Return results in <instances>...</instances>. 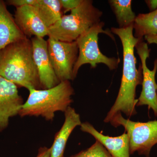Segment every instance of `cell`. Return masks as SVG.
<instances>
[{
	"label": "cell",
	"mask_w": 157,
	"mask_h": 157,
	"mask_svg": "<svg viewBox=\"0 0 157 157\" xmlns=\"http://www.w3.org/2000/svg\"><path fill=\"white\" fill-rule=\"evenodd\" d=\"M109 6L114 14L120 29L134 25L136 16L132 9L131 0H109Z\"/></svg>",
	"instance_id": "cell-16"
},
{
	"label": "cell",
	"mask_w": 157,
	"mask_h": 157,
	"mask_svg": "<svg viewBox=\"0 0 157 157\" xmlns=\"http://www.w3.org/2000/svg\"><path fill=\"white\" fill-rule=\"evenodd\" d=\"M33 57L39 73L42 89H48L60 83L52 65L48 50V42L44 38L32 37Z\"/></svg>",
	"instance_id": "cell-9"
},
{
	"label": "cell",
	"mask_w": 157,
	"mask_h": 157,
	"mask_svg": "<svg viewBox=\"0 0 157 157\" xmlns=\"http://www.w3.org/2000/svg\"><path fill=\"white\" fill-rule=\"evenodd\" d=\"M36 2V0H9L6 1V3L17 8L25 6H33Z\"/></svg>",
	"instance_id": "cell-20"
},
{
	"label": "cell",
	"mask_w": 157,
	"mask_h": 157,
	"mask_svg": "<svg viewBox=\"0 0 157 157\" xmlns=\"http://www.w3.org/2000/svg\"><path fill=\"white\" fill-rule=\"evenodd\" d=\"M33 6L48 29L57 22L63 16L59 0H36Z\"/></svg>",
	"instance_id": "cell-15"
},
{
	"label": "cell",
	"mask_w": 157,
	"mask_h": 157,
	"mask_svg": "<svg viewBox=\"0 0 157 157\" xmlns=\"http://www.w3.org/2000/svg\"><path fill=\"white\" fill-rule=\"evenodd\" d=\"M147 6L151 12L155 11L157 9V0H147L145 1Z\"/></svg>",
	"instance_id": "cell-22"
},
{
	"label": "cell",
	"mask_w": 157,
	"mask_h": 157,
	"mask_svg": "<svg viewBox=\"0 0 157 157\" xmlns=\"http://www.w3.org/2000/svg\"><path fill=\"white\" fill-rule=\"evenodd\" d=\"M134 25L126 29L112 27L111 32L120 39L123 52V67L121 81L117 98L114 104L104 119L105 123H110L119 113H123L128 117L137 114L136 107L138 100L136 99V88L142 85L143 74L141 65L136 67L137 60L134 51L140 39L133 35Z\"/></svg>",
	"instance_id": "cell-1"
},
{
	"label": "cell",
	"mask_w": 157,
	"mask_h": 157,
	"mask_svg": "<svg viewBox=\"0 0 157 157\" xmlns=\"http://www.w3.org/2000/svg\"><path fill=\"white\" fill-rule=\"evenodd\" d=\"M134 36L142 40L148 35L157 34V9L146 14H139L136 16L134 24Z\"/></svg>",
	"instance_id": "cell-17"
},
{
	"label": "cell",
	"mask_w": 157,
	"mask_h": 157,
	"mask_svg": "<svg viewBox=\"0 0 157 157\" xmlns=\"http://www.w3.org/2000/svg\"><path fill=\"white\" fill-rule=\"evenodd\" d=\"M47 41L49 58L59 81L73 80V68L78 54L76 41L62 42L49 37Z\"/></svg>",
	"instance_id": "cell-7"
},
{
	"label": "cell",
	"mask_w": 157,
	"mask_h": 157,
	"mask_svg": "<svg viewBox=\"0 0 157 157\" xmlns=\"http://www.w3.org/2000/svg\"></svg>",
	"instance_id": "cell-24"
},
{
	"label": "cell",
	"mask_w": 157,
	"mask_h": 157,
	"mask_svg": "<svg viewBox=\"0 0 157 157\" xmlns=\"http://www.w3.org/2000/svg\"><path fill=\"white\" fill-rule=\"evenodd\" d=\"M14 19L16 24L25 36L43 38L48 36V28L39 17L33 6L16 8Z\"/></svg>",
	"instance_id": "cell-11"
},
{
	"label": "cell",
	"mask_w": 157,
	"mask_h": 157,
	"mask_svg": "<svg viewBox=\"0 0 157 157\" xmlns=\"http://www.w3.org/2000/svg\"><path fill=\"white\" fill-rule=\"evenodd\" d=\"M29 98L23 104L18 115L41 116L52 121L57 111L65 112L73 102L74 90L70 81H62L48 89L30 90Z\"/></svg>",
	"instance_id": "cell-3"
},
{
	"label": "cell",
	"mask_w": 157,
	"mask_h": 157,
	"mask_svg": "<svg viewBox=\"0 0 157 157\" xmlns=\"http://www.w3.org/2000/svg\"><path fill=\"white\" fill-rule=\"evenodd\" d=\"M80 130L94 137L112 157H130L129 137L125 132L120 136L110 137L100 133L87 122L82 123Z\"/></svg>",
	"instance_id": "cell-12"
},
{
	"label": "cell",
	"mask_w": 157,
	"mask_h": 157,
	"mask_svg": "<svg viewBox=\"0 0 157 157\" xmlns=\"http://www.w3.org/2000/svg\"><path fill=\"white\" fill-rule=\"evenodd\" d=\"M65 113V121L61 128L56 133L51 147L50 157H64L65 147L68 139L73 130L82 123L80 115L70 106Z\"/></svg>",
	"instance_id": "cell-13"
},
{
	"label": "cell",
	"mask_w": 157,
	"mask_h": 157,
	"mask_svg": "<svg viewBox=\"0 0 157 157\" xmlns=\"http://www.w3.org/2000/svg\"><path fill=\"white\" fill-rule=\"evenodd\" d=\"M23 104L17 86L0 76V132L8 128L10 118L18 115Z\"/></svg>",
	"instance_id": "cell-10"
},
{
	"label": "cell",
	"mask_w": 157,
	"mask_h": 157,
	"mask_svg": "<svg viewBox=\"0 0 157 157\" xmlns=\"http://www.w3.org/2000/svg\"><path fill=\"white\" fill-rule=\"evenodd\" d=\"M26 38L7 9L6 2L0 0V51L11 43Z\"/></svg>",
	"instance_id": "cell-14"
},
{
	"label": "cell",
	"mask_w": 157,
	"mask_h": 157,
	"mask_svg": "<svg viewBox=\"0 0 157 157\" xmlns=\"http://www.w3.org/2000/svg\"><path fill=\"white\" fill-rule=\"evenodd\" d=\"M115 128L122 126L128 136L130 154L150 157L153 147L157 144V120L147 122H135L124 118L120 112L110 122Z\"/></svg>",
	"instance_id": "cell-6"
},
{
	"label": "cell",
	"mask_w": 157,
	"mask_h": 157,
	"mask_svg": "<svg viewBox=\"0 0 157 157\" xmlns=\"http://www.w3.org/2000/svg\"><path fill=\"white\" fill-rule=\"evenodd\" d=\"M0 76L29 91L42 89L30 39L11 43L0 51Z\"/></svg>",
	"instance_id": "cell-2"
},
{
	"label": "cell",
	"mask_w": 157,
	"mask_h": 157,
	"mask_svg": "<svg viewBox=\"0 0 157 157\" xmlns=\"http://www.w3.org/2000/svg\"><path fill=\"white\" fill-rule=\"evenodd\" d=\"M70 157H112L100 142L96 140L89 148Z\"/></svg>",
	"instance_id": "cell-18"
},
{
	"label": "cell",
	"mask_w": 157,
	"mask_h": 157,
	"mask_svg": "<svg viewBox=\"0 0 157 157\" xmlns=\"http://www.w3.org/2000/svg\"><path fill=\"white\" fill-rule=\"evenodd\" d=\"M51 148L47 147H40L36 157H50Z\"/></svg>",
	"instance_id": "cell-21"
},
{
	"label": "cell",
	"mask_w": 157,
	"mask_h": 157,
	"mask_svg": "<svg viewBox=\"0 0 157 157\" xmlns=\"http://www.w3.org/2000/svg\"><path fill=\"white\" fill-rule=\"evenodd\" d=\"M103 12L93 5L91 0H82L81 4L63 15L60 19L48 29L49 38L65 42L76 41L78 37L101 22Z\"/></svg>",
	"instance_id": "cell-4"
},
{
	"label": "cell",
	"mask_w": 157,
	"mask_h": 157,
	"mask_svg": "<svg viewBox=\"0 0 157 157\" xmlns=\"http://www.w3.org/2000/svg\"><path fill=\"white\" fill-rule=\"evenodd\" d=\"M104 23L101 21L91 28L76 40L78 49V58L74 65L73 75L76 78L78 70L82 66L86 64L90 65L91 68H95L97 64L103 63L109 70L117 68L120 59L115 57H108L103 54L98 46V35L100 33L106 34L114 40V36L109 30L103 29Z\"/></svg>",
	"instance_id": "cell-5"
},
{
	"label": "cell",
	"mask_w": 157,
	"mask_h": 157,
	"mask_svg": "<svg viewBox=\"0 0 157 157\" xmlns=\"http://www.w3.org/2000/svg\"><path fill=\"white\" fill-rule=\"evenodd\" d=\"M144 38L149 44H155L157 45V34L148 35L144 36Z\"/></svg>",
	"instance_id": "cell-23"
},
{
	"label": "cell",
	"mask_w": 157,
	"mask_h": 157,
	"mask_svg": "<svg viewBox=\"0 0 157 157\" xmlns=\"http://www.w3.org/2000/svg\"><path fill=\"white\" fill-rule=\"evenodd\" d=\"M135 48L140 57L143 74L142 89L138 98L136 107L147 105L148 109H151L155 115L157 117V84L155 81V75L157 71V59L155 61L152 70H150L147 66L146 61L149 57L151 49L147 43L140 40Z\"/></svg>",
	"instance_id": "cell-8"
},
{
	"label": "cell",
	"mask_w": 157,
	"mask_h": 157,
	"mask_svg": "<svg viewBox=\"0 0 157 157\" xmlns=\"http://www.w3.org/2000/svg\"><path fill=\"white\" fill-rule=\"evenodd\" d=\"M62 9H63L64 13L72 11L76 9L82 2V0H59Z\"/></svg>",
	"instance_id": "cell-19"
}]
</instances>
